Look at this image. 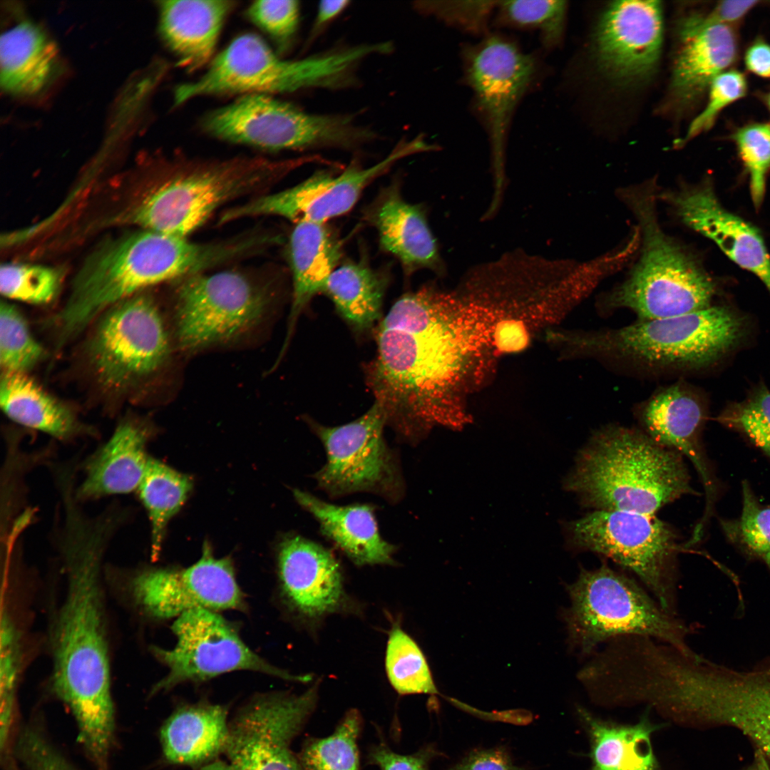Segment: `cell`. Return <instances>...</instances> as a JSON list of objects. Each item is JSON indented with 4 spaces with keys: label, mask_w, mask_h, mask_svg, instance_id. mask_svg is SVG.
<instances>
[{
    "label": "cell",
    "mask_w": 770,
    "mask_h": 770,
    "mask_svg": "<svg viewBox=\"0 0 770 770\" xmlns=\"http://www.w3.org/2000/svg\"><path fill=\"white\" fill-rule=\"evenodd\" d=\"M0 629V741L1 752L6 753L22 663L21 634L6 606L1 610Z\"/></svg>",
    "instance_id": "cell-41"
},
{
    "label": "cell",
    "mask_w": 770,
    "mask_h": 770,
    "mask_svg": "<svg viewBox=\"0 0 770 770\" xmlns=\"http://www.w3.org/2000/svg\"><path fill=\"white\" fill-rule=\"evenodd\" d=\"M500 346L506 350L516 349L525 344V334L518 325H505L498 336Z\"/></svg>",
    "instance_id": "cell-54"
},
{
    "label": "cell",
    "mask_w": 770,
    "mask_h": 770,
    "mask_svg": "<svg viewBox=\"0 0 770 770\" xmlns=\"http://www.w3.org/2000/svg\"><path fill=\"white\" fill-rule=\"evenodd\" d=\"M278 570L285 600L307 621L354 610L341 567L323 546L299 535L286 538L279 548Z\"/></svg>",
    "instance_id": "cell-22"
},
{
    "label": "cell",
    "mask_w": 770,
    "mask_h": 770,
    "mask_svg": "<svg viewBox=\"0 0 770 770\" xmlns=\"http://www.w3.org/2000/svg\"><path fill=\"white\" fill-rule=\"evenodd\" d=\"M200 770H233L230 764L215 761L202 766Z\"/></svg>",
    "instance_id": "cell-56"
},
{
    "label": "cell",
    "mask_w": 770,
    "mask_h": 770,
    "mask_svg": "<svg viewBox=\"0 0 770 770\" xmlns=\"http://www.w3.org/2000/svg\"><path fill=\"white\" fill-rule=\"evenodd\" d=\"M741 493L740 516L720 520L721 527L731 543L761 560L770 570V505L759 501L747 481L742 482Z\"/></svg>",
    "instance_id": "cell-40"
},
{
    "label": "cell",
    "mask_w": 770,
    "mask_h": 770,
    "mask_svg": "<svg viewBox=\"0 0 770 770\" xmlns=\"http://www.w3.org/2000/svg\"><path fill=\"white\" fill-rule=\"evenodd\" d=\"M662 41L659 1H615L607 7L598 26L599 62L620 83L637 82L655 71Z\"/></svg>",
    "instance_id": "cell-21"
},
{
    "label": "cell",
    "mask_w": 770,
    "mask_h": 770,
    "mask_svg": "<svg viewBox=\"0 0 770 770\" xmlns=\"http://www.w3.org/2000/svg\"><path fill=\"white\" fill-rule=\"evenodd\" d=\"M228 240L199 243L187 237L140 229L100 245L76 274L57 314L63 346L112 306L159 283L205 272L232 260Z\"/></svg>",
    "instance_id": "cell-3"
},
{
    "label": "cell",
    "mask_w": 770,
    "mask_h": 770,
    "mask_svg": "<svg viewBox=\"0 0 770 770\" xmlns=\"http://www.w3.org/2000/svg\"><path fill=\"white\" fill-rule=\"evenodd\" d=\"M43 347L31 334L26 319L12 304L0 307V364L3 371L27 374L45 358Z\"/></svg>",
    "instance_id": "cell-42"
},
{
    "label": "cell",
    "mask_w": 770,
    "mask_h": 770,
    "mask_svg": "<svg viewBox=\"0 0 770 770\" xmlns=\"http://www.w3.org/2000/svg\"><path fill=\"white\" fill-rule=\"evenodd\" d=\"M749 175L754 205L759 208L765 193L770 170V123H754L739 129L733 136Z\"/></svg>",
    "instance_id": "cell-45"
},
{
    "label": "cell",
    "mask_w": 770,
    "mask_h": 770,
    "mask_svg": "<svg viewBox=\"0 0 770 770\" xmlns=\"http://www.w3.org/2000/svg\"><path fill=\"white\" fill-rule=\"evenodd\" d=\"M13 754L24 770H78L54 745L38 721L21 726Z\"/></svg>",
    "instance_id": "cell-47"
},
{
    "label": "cell",
    "mask_w": 770,
    "mask_h": 770,
    "mask_svg": "<svg viewBox=\"0 0 770 770\" xmlns=\"http://www.w3.org/2000/svg\"><path fill=\"white\" fill-rule=\"evenodd\" d=\"M58 59L55 43L33 23L25 21L1 36L0 81L7 93L33 96L53 76Z\"/></svg>",
    "instance_id": "cell-32"
},
{
    "label": "cell",
    "mask_w": 770,
    "mask_h": 770,
    "mask_svg": "<svg viewBox=\"0 0 770 770\" xmlns=\"http://www.w3.org/2000/svg\"><path fill=\"white\" fill-rule=\"evenodd\" d=\"M567 590L568 640L582 655H592L600 644L622 636L657 639L687 655L695 653L687 642L691 628L606 563L593 570L582 568Z\"/></svg>",
    "instance_id": "cell-7"
},
{
    "label": "cell",
    "mask_w": 770,
    "mask_h": 770,
    "mask_svg": "<svg viewBox=\"0 0 770 770\" xmlns=\"http://www.w3.org/2000/svg\"><path fill=\"white\" fill-rule=\"evenodd\" d=\"M387 421L384 409L375 401L349 423L332 427L313 423L327 453V463L315 475L320 487L333 496L368 491L399 496V473L383 437Z\"/></svg>",
    "instance_id": "cell-18"
},
{
    "label": "cell",
    "mask_w": 770,
    "mask_h": 770,
    "mask_svg": "<svg viewBox=\"0 0 770 770\" xmlns=\"http://www.w3.org/2000/svg\"><path fill=\"white\" fill-rule=\"evenodd\" d=\"M498 1H417L414 9L469 34H486Z\"/></svg>",
    "instance_id": "cell-46"
},
{
    "label": "cell",
    "mask_w": 770,
    "mask_h": 770,
    "mask_svg": "<svg viewBox=\"0 0 770 770\" xmlns=\"http://www.w3.org/2000/svg\"><path fill=\"white\" fill-rule=\"evenodd\" d=\"M766 102H767V105H768V106H769V110H770V93H769V95H768V96H767V98H766Z\"/></svg>",
    "instance_id": "cell-57"
},
{
    "label": "cell",
    "mask_w": 770,
    "mask_h": 770,
    "mask_svg": "<svg viewBox=\"0 0 770 770\" xmlns=\"http://www.w3.org/2000/svg\"><path fill=\"white\" fill-rule=\"evenodd\" d=\"M128 587L137 607L157 620L177 618L196 607L215 612L245 607L230 559L215 558L207 543L190 567L144 570L130 579Z\"/></svg>",
    "instance_id": "cell-20"
},
{
    "label": "cell",
    "mask_w": 770,
    "mask_h": 770,
    "mask_svg": "<svg viewBox=\"0 0 770 770\" xmlns=\"http://www.w3.org/2000/svg\"><path fill=\"white\" fill-rule=\"evenodd\" d=\"M679 38L672 87L679 102L686 104L696 100L733 63L737 41L730 26H701L689 16L680 24Z\"/></svg>",
    "instance_id": "cell-28"
},
{
    "label": "cell",
    "mask_w": 770,
    "mask_h": 770,
    "mask_svg": "<svg viewBox=\"0 0 770 770\" xmlns=\"http://www.w3.org/2000/svg\"><path fill=\"white\" fill-rule=\"evenodd\" d=\"M367 218L376 229L381 248L396 257L406 274L428 269L443 274L445 266L420 205L406 202L399 189H386Z\"/></svg>",
    "instance_id": "cell-26"
},
{
    "label": "cell",
    "mask_w": 770,
    "mask_h": 770,
    "mask_svg": "<svg viewBox=\"0 0 770 770\" xmlns=\"http://www.w3.org/2000/svg\"><path fill=\"white\" fill-rule=\"evenodd\" d=\"M192 487L189 476L150 457L137 491L150 519L153 557L159 553L168 521L181 508Z\"/></svg>",
    "instance_id": "cell-36"
},
{
    "label": "cell",
    "mask_w": 770,
    "mask_h": 770,
    "mask_svg": "<svg viewBox=\"0 0 770 770\" xmlns=\"http://www.w3.org/2000/svg\"><path fill=\"white\" fill-rule=\"evenodd\" d=\"M741 770H770V762L758 749H756L752 761Z\"/></svg>",
    "instance_id": "cell-55"
},
{
    "label": "cell",
    "mask_w": 770,
    "mask_h": 770,
    "mask_svg": "<svg viewBox=\"0 0 770 770\" xmlns=\"http://www.w3.org/2000/svg\"><path fill=\"white\" fill-rule=\"evenodd\" d=\"M565 490L595 510L654 515L665 505L696 494L677 451L628 428H602L577 455Z\"/></svg>",
    "instance_id": "cell-4"
},
{
    "label": "cell",
    "mask_w": 770,
    "mask_h": 770,
    "mask_svg": "<svg viewBox=\"0 0 770 770\" xmlns=\"http://www.w3.org/2000/svg\"><path fill=\"white\" fill-rule=\"evenodd\" d=\"M182 279L175 325L179 345L185 350L237 339L261 321L270 302L269 289L240 272H202Z\"/></svg>",
    "instance_id": "cell-14"
},
{
    "label": "cell",
    "mask_w": 770,
    "mask_h": 770,
    "mask_svg": "<svg viewBox=\"0 0 770 770\" xmlns=\"http://www.w3.org/2000/svg\"><path fill=\"white\" fill-rule=\"evenodd\" d=\"M456 302L424 287L396 300L376 329L367 383L388 420L404 431L465 422L451 410V387L480 342Z\"/></svg>",
    "instance_id": "cell-1"
},
{
    "label": "cell",
    "mask_w": 770,
    "mask_h": 770,
    "mask_svg": "<svg viewBox=\"0 0 770 770\" xmlns=\"http://www.w3.org/2000/svg\"><path fill=\"white\" fill-rule=\"evenodd\" d=\"M61 274L53 267L26 263H6L0 269V291L5 297L43 304L57 296Z\"/></svg>",
    "instance_id": "cell-43"
},
{
    "label": "cell",
    "mask_w": 770,
    "mask_h": 770,
    "mask_svg": "<svg viewBox=\"0 0 770 770\" xmlns=\"http://www.w3.org/2000/svg\"><path fill=\"white\" fill-rule=\"evenodd\" d=\"M148 433L132 419L120 422L85 466V476L77 488L78 500L127 494L137 491L150 456L146 453Z\"/></svg>",
    "instance_id": "cell-27"
},
{
    "label": "cell",
    "mask_w": 770,
    "mask_h": 770,
    "mask_svg": "<svg viewBox=\"0 0 770 770\" xmlns=\"http://www.w3.org/2000/svg\"><path fill=\"white\" fill-rule=\"evenodd\" d=\"M110 536L103 528L84 523L62 533L65 593L49 633L51 689L73 714L78 741L99 768L109 764L115 729L101 577Z\"/></svg>",
    "instance_id": "cell-2"
},
{
    "label": "cell",
    "mask_w": 770,
    "mask_h": 770,
    "mask_svg": "<svg viewBox=\"0 0 770 770\" xmlns=\"http://www.w3.org/2000/svg\"><path fill=\"white\" fill-rule=\"evenodd\" d=\"M165 759L195 765L225 751L229 737L227 711L218 704H197L176 709L160 729Z\"/></svg>",
    "instance_id": "cell-31"
},
{
    "label": "cell",
    "mask_w": 770,
    "mask_h": 770,
    "mask_svg": "<svg viewBox=\"0 0 770 770\" xmlns=\"http://www.w3.org/2000/svg\"><path fill=\"white\" fill-rule=\"evenodd\" d=\"M709 88L708 103L691 123L686 136L688 139L708 130L724 108L742 98L746 92V81L741 73L727 71L717 76Z\"/></svg>",
    "instance_id": "cell-49"
},
{
    "label": "cell",
    "mask_w": 770,
    "mask_h": 770,
    "mask_svg": "<svg viewBox=\"0 0 770 770\" xmlns=\"http://www.w3.org/2000/svg\"><path fill=\"white\" fill-rule=\"evenodd\" d=\"M361 726L356 709L347 712L334 732L305 742L299 754L302 770H360L357 739Z\"/></svg>",
    "instance_id": "cell-38"
},
{
    "label": "cell",
    "mask_w": 770,
    "mask_h": 770,
    "mask_svg": "<svg viewBox=\"0 0 770 770\" xmlns=\"http://www.w3.org/2000/svg\"><path fill=\"white\" fill-rule=\"evenodd\" d=\"M642 419L652 439L684 454L697 469L706 493V508L699 523L704 527L717 498V486L700 443L704 410L699 401L684 388L672 386L648 401Z\"/></svg>",
    "instance_id": "cell-24"
},
{
    "label": "cell",
    "mask_w": 770,
    "mask_h": 770,
    "mask_svg": "<svg viewBox=\"0 0 770 770\" xmlns=\"http://www.w3.org/2000/svg\"><path fill=\"white\" fill-rule=\"evenodd\" d=\"M745 64L751 73L770 78V45L762 41L751 45L746 52Z\"/></svg>",
    "instance_id": "cell-52"
},
{
    "label": "cell",
    "mask_w": 770,
    "mask_h": 770,
    "mask_svg": "<svg viewBox=\"0 0 770 770\" xmlns=\"http://www.w3.org/2000/svg\"><path fill=\"white\" fill-rule=\"evenodd\" d=\"M169 353L160 309L143 292L101 314L85 346L88 368L97 386L120 397L138 393L162 369Z\"/></svg>",
    "instance_id": "cell-11"
},
{
    "label": "cell",
    "mask_w": 770,
    "mask_h": 770,
    "mask_svg": "<svg viewBox=\"0 0 770 770\" xmlns=\"http://www.w3.org/2000/svg\"><path fill=\"white\" fill-rule=\"evenodd\" d=\"M680 220L712 240L734 262L754 274L770 293V257L759 231L727 210L707 183L665 192Z\"/></svg>",
    "instance_id": "cell-23"
},
{
    "label": "cell",
    "mask_w": 770,
    "mask_h": 770,
    "mask_svg": "<svg viewBox=\"0 0 770 770\" xmlns=\"http://www.w3.org/2000/svg\"><path fill=\"white\" fill-rule=\"evenodd\" d=\"M288 255L293 291L283 351L301 312L317 294L323 292L336 270L342 256V245L325 224L300 222L295 223L291 232Z\"/></svg>",
    "instance_id": "cell-30"
},
{
    "label": "cell",
    "mask_w": 770,
    "mask_h": 770,
    "mask_svg": "<svg viewBox=\"0 0 770 770\" xmlns=\"http://www.w3.org/2000/svg\"><path fill=\"white\" fill-rule=\"evenodd\" d=\"M202 130L217 139L271 151L354 149L376 138L353 115L309 113L272 96H241L211 111Z\"/></svg>",
    "instance_id": "cell-8"
},
{
    "label": "cell",
    "mask_w": 770,
    "mask_h": 770,
    "mask_svg": "<svg viewBox=\"0 0 770 770\" xmlns=\"http://www.w3.org/2000/svg\"><path fill=\"white\" fill-rule=\"evenodd\" d=\"M436 149L435 145L426 142L423 136H417L411 140L399 143L385 158L372 166L361 168L353 164L337 174L327 170L317 171L294 187L263 195L229 209L220 216L219 222L244 217L277 216L294 223L325 224L327 220L349 212L364 190L397 161Z\"/></svg>",
    "instance_id": "cell-17"
},
{
    "label": "cell",
    "mask_w": 770,
    "mask_h": 770,
    "mask_svg": "<svg viewBox=\"0 0 770 770\" xmlns=\"http://www.w3.org/2000/svg\"><path fill=\"white\" fill-rule=\"evenodd\" d=\"M0 406L13 421L58 439H68L81 431L73 413L26 374L3 371Z\"/></svg>",
    "instance_id": "cell-34"
},
{
    "label": "cell",
    "mask_w": 770,
    "mask_h": 770,
    "mask_svg": "<svg viewBox=\"0 0 770 770\" xmlns=\"http://www.w3.org/2000/svg\"><path fill=\"white\" fill-rule=\"evenodd\" d=\"M309 156L289 160L237 157L215 161L177 159L170 178L122 216L140 229L187 237L220 206L276 182Z\"/></svg>",
    "instance_id": "cell-5"
},
{
    "label": "cell",
    "mask_w": 770,
    "mask_h": 770,
    "mask_svg": "<svg viewBox=\"0 0 770 770\" xmlns=\"http://www.w3.org/2000/svg\"><path fill=\"white\" fill-rule=\"evenodd\" d=\"M463 80L473 93L475 113L491 145L495 192L490 205L497 210L503 191L505 145L513 114L540 71L537 58L514 41L488 34L461 50Z\"/></svg>",
    "instance_id": "cell-13"
},
{
    "label": "cell",
    "mask_w": 770,
    "mask_h": 770,
    "mask_svg": "<svg viewBox=\"0 0 770 770\" xmlns=\"http://www.w3.org/2000/svg\"><path fill=\"white\" fill-rule=\"evenodd\" d=\"M367 55L364 46L356 45L287 60L259 36L243 34L213 58L201 76L175 88L173 106L204 96H272L307 88H349L357 82V68Z\"/></svg>",
    "instance_id": "cell-6"
},
{
    "label": "cell",
    "mask_w": 770,
    "mask_h": 770,
    "mask_svg": "<svg viewBox=\"0 0 770 770\" xmlns=\"http://www.w3.org/2000/svg\"><path fill=\"white\" fill-rule=\"evenodd\" d=\"M632 196L641 224L642 250L627 279L610 297L616 307L632 309L641 320L684 315L709 307L712 280L694 260L659 228L650 200Z\"/></svg>",
    "instance_id": "cell-10"
},
{
    "label": "cell",
    "mask_w": 770,
    "mask_h": 770,
    "mask_svg": "<svg viewBox=\"0 0 770 770\" xmlns=\"http://www.w3.org/2000/svg\"><path fill=\"white\" fill-rule=\"evenodd\" d=\"M236 7L228 0L158 2L159 30L179 66L192 72L209 65L227 17Z\"/></svg>",
    "instance_id": "cell-25"
},
{
    "label": "cell",
    "mask_w": 770,
    "mask_h": 770,
    "mask_svg": "<svg viewBox=\"0 0 770 770\" xmlns=\"http://www.w3.org/2000/svg\"><path fill=\"white\" fill-rule=\"evenodd\" d=\"M176 643L171 649L153 647V655L168 669L151 694L186 682H202L236 670H250L285 680L309 682V674L296 675L277 668L243 642L234 626L217 612L202 607L178 616L172 625Z\"/></svg>",
    "instance_id": "cell-15"
},
{
    "label": "cell",
    "mask_w": 770,
    "mask_h": 770,
    "mask_svg": "<svg viewBox=\"0 0 770 770\" xmlns=\"http://www.w3.org/2000/svg\"><path fill=\"white\" fill-rule=\"evenodd\" d=\"M743 331L740 317L725 307H709L588 334L575 342L587 353L657 366L698 367L719 359L740 339Z\"/></svg>",
    "instance_id": "cell-9"
},
{
    "label": "cell",
    "mask_w": 770,
    "mask_h": 770,
    "mask_svg": "<svg viewBox=\"0 0 770 770\" xmlns=\"http://www.w3.org/2000/svg\"><path fill=\"white\" fill-rule=\"evenodd\" d=\"M451 770H523L515 766L502 749H488L471 753Z\"/></svg>",
    "instance_id": "cell-51"
},
{
    "label": "cell",
    "mask_w": 770,
    "mask_h": 770,
    "mask_svg": "<svg viewBox=\"0 0 770 770\" xmlns=\"http://www.w3.org/2000/svg\"><path fill=\"white\" fill-rule=\"evenodd\" d=\"M718 421L744 435L770 458V391L766 387L760 386L747 399L731 405Z\"/></svg>",
    "instance_id": "cell-44"
},
{
    "label": "cell",
    "mask_w": 770,
    "mask_h": 770,
    "mask_svg": "<svg viewBox=\"0 0 770 770\" xmlns=\"http://www.w3.org/2000/svg\"><path fill=\"white\" fill-rule=\"evenodd\" d=\"M434 753L426 749L414 754L402 755L381 743L371 749L369 760L381 770H428V761Z\"/></svg>",
    "instance_id": "cell-50"
},
{
    "label": "cell",
    "mask_w": 770,
    "mask_h": 770,
    "mask_svg": "<svg viewBox=\"0 0 770 770\" xmlns=\"http://www.w3.org/2000/svg\"><path fill=\"white\" fill-rule=\"evenodd\" d=\"M385 669L391 685L399 694L438 693L421 650L398 622L389 632Z\"/></svg>",
    "instance_id": "cell-37"
},
{
    "label": "cell",
    "mask_w": 770,
    "mask_h": 770,
    "mask_svg": "<svg viewBox=\"0 0 770 770\" xmlns=\"http://www.w3.org/2000/svg\"><path fill=\"white\" fill-rule=\"evenodd\" d=\"M297 503L318 520L322 533L359 566L393 565L394 546L384 540L373 508L366 504L337 505L294 490Z\"/></svg>",
    "instance_id": "cell-29"
},
{
    "label": "cell",
    "mask_w": 770,
    "mask_h": 770,
    "mask_svg": "<svg viewBox=\"0 0 770 770\" xmlns=\"http://www.w3.org/2000/svg\"><path fill=\"white\" fill-rule=\"evenodd\" d=\"M578 714L590 738V770H659L652 734L662 727L644 716L634 725L603 721L583 707Z\"/></svg>",
    "instance_id": "cell-33"
},
{
    "label": "cell",
    "mask_w": 770,
    "mask_h": 770,
    "mask_svg": "<svg viewBox=\"0 0 770 770\" xmlns=\"http://www.w3.org/2000/svg\"><path fill=\"white\" fill-rule=\"evenodd\" d=\"M568 545L603 555L631 570L667 612L675 615L677 557L672 528L655 515L595 510L565 525Z\"/></svg>",
    "instance_id": "cell-12"
},
{
    "label": "cell",
    "mask_w": 770,
    "mask_h": 770,
    "mask_svg": "<svg viewBox=\"0 0 770 770\" xmlns=\"http://www.w3.org/2000/svg\"><path fill=\"white\" fill-rule=\"evenodd\" d=\"M246 14L252 24L284 50L298 30L300 9L297 1L260 0L252 3Z\"/></svg>",
    "instance_id": "cell-48"
},
{
    "label": "cell",
    "mask_w": 770,
    "mask_h": 770,
    "mask_svg": "<svg viewBox=\"0 0 770 770\" xmlns=\"http://www.w3.org/2000/svg\"><path fill=\"white\" fill-rule=\"evenodd\" d=\"M349 1H322L319 4L309 41L312 42L325 26L338 16L349 5Z\"/></svg>",
    "instance_id": "cell-53"
},
{
    "label": "cell",
    "mask_w": 770,
    "mask_h": 770,
    "mask_svg": "<svg viewBox=\"0 0 770 770\" xmlns=\"http://www.w3.org/2000/svg\"><path fill=\"white\" fill-rule=\"evenodd\" d=\"M566 1L560 0L498 1L495 24L500 27L537 30L543 46H556L565 26Z\"/></svg>",
    "instance_id": "cell-39"
},
{
    "label": "cell",
    "mask_w": 770,
    "mask_h": 770,
    "mask_svg": "<svg viewBox=\"0 0 770 770\" xmlns=\"http://www.w3.org/2000/svg\"><path fill=\"white\" fill-rule=\"evenodd\" d=\"M319 686L257 696L241 708L229 723L225 749L233 770H302L290 745L317 705Z\"/></svg>",
    "instance_id": "cell-19"
},
{
    "label": "cell",
    "mask_w": 770,
    "mask_h": 770,
    "mask_svg": "<svg viewBox=\"0 0 770 770\" xmlns=\"http://www.w3.org/2000/svg\"><path fill=\"white\" fill-rule=\"evenodd\" d=\"M682 712L735 727L770 762V659L737 670L704 659L687 671L679 693Z\"/></svg>",
    "instance_id": "cell-16"
},
{
    "label": "cell",
    "mask_w": 770,
    "mask_h": 770,
    "mask_svg": "<svg viewBox=\"0 0 770 770\" xmlns=\"http://www.w3.org/2000/svg\"><path fill=\"white\" fill-rule=\"evenodd\" d=\"M387 280L366 262H346L332 273L323 292L349 325L364 331L380 318Z\"/></svg>",
    "instance_id": "cell-35"
}]
</instances>
